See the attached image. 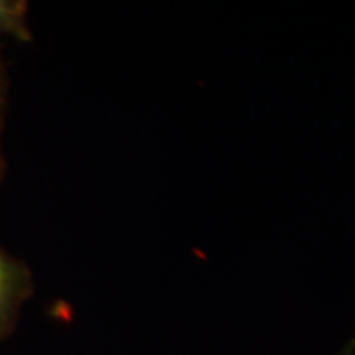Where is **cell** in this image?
<instances>
[{
	"label": "cell",
	"instance_id": "6da1fadb",
	"mask_svg": "<svg viewBox=\"0 0 355 355\" xmlns=\"http://www.w3.org/2000/svg\"><path fill=\"white\" fill-rule=\"evenodd\" d=\"M32 288V275L26 265L0 247V339L13 331Z\"/></svg>",
	"mask_w": 355,
	"mask_h": 355
},
{
	"label": "cell",
	"instance_id": "7a4b0ae2",
	"mask_svg": "<svg viewBox=\"0 0 355 355\" xmlns=\"http://www.w3.org/2000/svg\"><path fill=\"white\" fill-rule=\"evenodd\" d=\"M28 6L20 0H0V37H10L20 42H30Z\"/></svg>",
	"mask_w": 355,
	"mask_h": 355
},
{
	"label": "cell",
	"instance_id": "3957f363",
	"mask_svg": "<svg viewBox=\"0 0 355 355\" xmlns=\"http://www.w3.org/2000/svg\"><path fill=\"white\" fill-rule=\"evenodd\" d=\"M7 99H8V81H7V71L3 66L2 55H0V178H2L3 166V153H2V135L3 125H6V114H7Z\"/></svg>",
	"mask_w": 355,
	"mask_h": 355
},
{
	"label": "cell",
	"instance_id": "277c9868",
	"mask_svg": "<svg viewBox=\"0 0 355 355\" xmlns=\"http://www.w3.org/2000/svg\"><path fill=\"white\" fill-rule=\"evenodd\" d=\"M354 350H355V339L347 345V349H345V355H350L354 352Z\"/></svg>",
	"mask_w": 355,
	"mask_h": 355
}]
</instances>
